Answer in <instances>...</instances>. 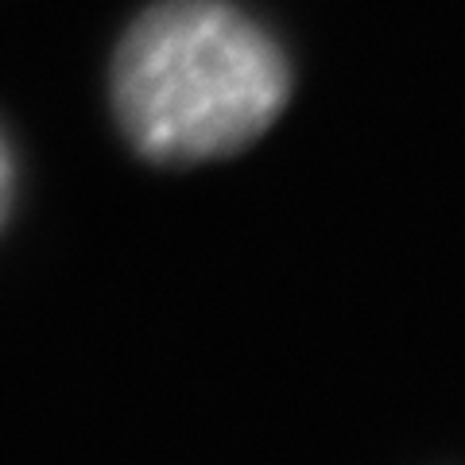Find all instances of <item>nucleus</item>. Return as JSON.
I'll list each match as a JSON object with an SVG mask.
<instances>
[{
    "label": "nucleus",
    "instance_id": "obj_2",
    "mask_svg": "<svg viewBox=\"0 0 465 465\" xmlns=\"http://www.w3.org/2000/svg\"><path fill=\"white\" fill-rule=\"evenodd\" d=\"M12 186H16V167H12L8 140L0 136V229H5V217H8V206H12Z\"/></svg>",
    "mask_w": 465,
    "mask_h": 465
},
{
    "label": "nucleus",
    "instance_id": "obj_1",
    "mask_svg": "<svg viewBox=\"0 0 465 465\" xmlns=\"http://www.w3.org/2000/svg\"><path fill=\"white\" fill-rule=\"evenodd\" d=\"M109 101L140 159L194 167L244 152L280 121L291 63L229 0H163L116 43Z\"/></svg>",
    "mask_w": 465,
    "mask_h": 465
}]
</instances>
